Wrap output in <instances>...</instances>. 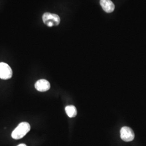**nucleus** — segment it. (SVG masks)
Returning a JSON list of instances; mask_svg holds the SVG:
<instances>
[{
    "instance_id": "f257e3e1",
    "label": "nucleus",
    "mask_w": 146,
    "mask_h": 146,
    "mask_svg": "<svg viewBox=\"0 0 146 146\" xmlns=\"http://www.w3.org/2000/svg\"><path fill=\"white\" fill-rule=\"evenodd\" d=\"M30 124L27 122L20 123L11 133V137L15 140L23 137L31 130Z\"/></svg>"
},
{
    "instance_id": "f03ea898",
    "label": "nucleus",
    "mask_w": 146,
    "mask_h": 146,
    "mask_svg": "<svg viewBox=\"0 0 146 146\" xmlns=\"http://www.w3.org/2000/svg\"><path fill=\"white\" fill-rule=\"evenodd\" d=\"M42 20L44 23L49 27L57 26L61 21L59 16L50 13H45L42 16Z\"/></svg>"
},
{
    "instance_id": "7ed1b4c3",
    "label": "nucleus",
    "mask_w": 146,
    "mask_h": 146,
    "mask_svg": "<svg viewBox=\"0 0 146 146\" xmlns=\"http://www.w3.org/2000/svg\"><path fill=\"white\" fill-rule=\"evenodd\" d=\"M120 136L121 139L125 142L133 141L135 137L133 131L128 127H123L120 131Z\"/></svg>"
},
{
    "instance_id": "20e7f679",
    "label": "nucleus",
    "mask_w": 146,
    "mask_h": 146,
    "mask_svg": "<svg viewBox=\"0 0 146 146\" xmlns=\"http://www.w3.org/2000/svg\"><path fill=\"white\" fill-rule=\"evenodd\" d=\"M13 76V71L11 67L7 63H0V78L8 80Z\"/></svg>"
},
{
    "instance_id": "39448f33",
    "label": "nucleus",
    "mask_w": 146,
    "mask_h": 146,
    "mask_svg": "<svg viewBox=\"0 0 146 146\" xmlns=\"http://www.w3.org/2000/svg\"><path fill=\"white\" fill-rule=\"evenodd\" d=\"M35 88L37 90L44 92L48 90L50 88V83L44 79H41L37 81L35 84Z\"/></svg>"
},
{
    "instance_id": "423d86ee",
    "label": "nucleus",
    "mask_w": 146,
    "mask_h": 146,
    "mask_svg": "<svg viewBox=\"0 0 146 146\" xmlns=\"http://www.w3.org/2000/svg\"><path fill=\"white\" fill-rule=\"evenodd\" d=\"M100 5H101L104 11L107 13H112L114 11L115 5L110 0H100Z\"/></svg>"
},
{
    "instance_id": "0eeeda50",
    "label": "nucleus",
    "mask_w": 146,
    "mask_h": 146,
    "mask_svg": "<svg viewBox=\"0 0 146 146\" xmlns=\"http://www.w3.org/2000/svg\"><path fill=\"white\" fill-rule=\"evenodd\" d=\"M65 110L69 117H74L77 115V110L74 106H68L65 108Z\"/></svg>"
},
{
    "instance_id": "6e6552de",
    "label": "nucleus",
    "mask_w": 146,
    "mask_h": 146,
    "mask_svg": "<svg viewBox=\"0 0 146 146\" xmlns=\"http://www.w3.org/2000/svg\"><path fill=\"white\" fill-rule=\"evenodd\" d=\"M17 146H27L25 144H23V143H22V144H20L19 145H18Z\"/></svg>"
}]
</instances>
